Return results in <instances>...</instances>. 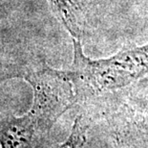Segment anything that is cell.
Segmentation results:
<instances>
[{
    "label": "cell",
    "instance_id": "277c9868",
    "mask_svg": "<svg viewBox=\"0 0 148 148\" xmlns=\"http://www.w3.org/2000/svg\"><path fill=\"white\" fill-rule=\"evenodd\" d=\"M48 2L73 39L80 40L87 27L90 0H48Z\"/></svg>",
    "mask_w": 148,
    "mask_h": 148
},
{
    "label": "cell",
    "instance_id": "5b68a950",
    "mask_svg": "<svg viewBox=\"0 0 148 148\" xmlns=\"http://www.w3.org/2000/svg\"><path fill=\"white\" fill-rule=\"evenodd\" d=\"M14 76H22V73L14 70V67H3L0 65V83Z\"/></svg>",
    "mask_w": 148,
    "mask_h": 148
},
{
    "label": "cell",
    "instance_id": "6da1fadb",
    "mask_svg": "<svg viewBox=\"0 0 148 148\" xmlns=\"http://www.w3.org/2000/svg\"><path fill=\"white\" fill-rule=\"evenodd\" d=\"M74 61L67 70L77 102L118 90L148 75V43L124 47L106 59L93 60L83 53L80 40L73 39Z\"/></svg>",
    "mask_w": 148,
    "mask_h": 148
},
{
    "label": "cell",
    "instance_id": "3957f363",
    "mask_svg": "<svg viewBox=\"0 0 148 148\" xmlns=\"http://www.w3.org/2000/svg\"><path fill=\"white\" fill-rule=\"evenodd\" d=\"M109 96L105 119L119 143L148 146V76Z\"/></svg>",
    "mask_w": 148,
    "mask_h": 148
},
{
    "label": "cell",
    "instance_id": "7a4b0ae2",
    "mask_svg": "<svg viewBox=\"0 0 148 148\" xmlns=\"http://www.w3.org/2000/svg\"><path fill=\"white\" fill-rule=\"evenodd\" d=\"M22 77L34 90L32 108L22 117L41 145L58 118L77 103L74 85L67 71L47 65L25 71Z\"/></svg>",
    "mask_w": 148,
    "mask_h": 148
}]
</instances>
